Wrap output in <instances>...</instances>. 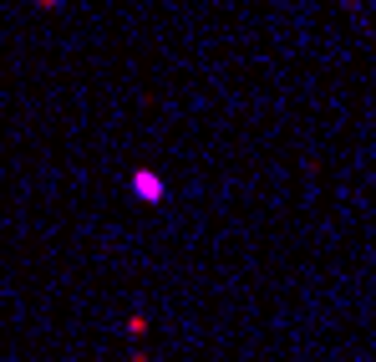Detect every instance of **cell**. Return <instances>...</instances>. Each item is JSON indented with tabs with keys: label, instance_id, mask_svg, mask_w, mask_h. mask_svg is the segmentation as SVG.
<instances>
[{
	"label": "cell",
	"instance_id": "cell-1",
	"mask_svg": "<svg viewBox=\"0 0 376 362\" xmlns=\"http://www.w3.org/2000/svg\"><path fill=\"white\" fill-rule=\"evenodd\" d=\"M138 194L143 199H163V179L158 174H138Z\"/></svg>",
	"mask_w": 376,
	"mask_h": 362
}]
</instances>
